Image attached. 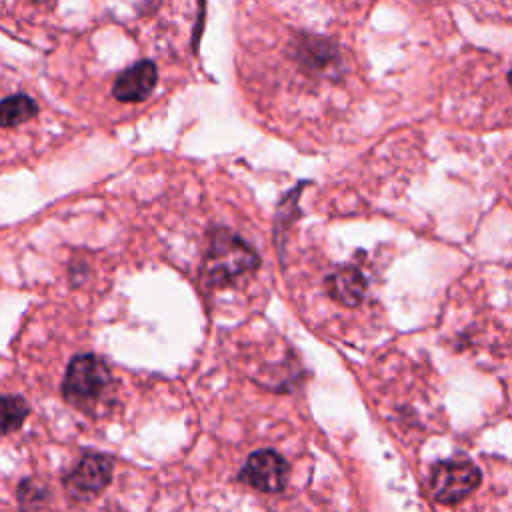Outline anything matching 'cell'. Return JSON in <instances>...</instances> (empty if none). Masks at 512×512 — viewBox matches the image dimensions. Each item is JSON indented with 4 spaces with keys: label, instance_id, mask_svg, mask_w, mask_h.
Returning <instances> with one entry per match:
<instances>
[{
    "label": "cell",
    "instance_id": "cell-1",
    "mask_svg": "<svg viewBox=\"0 0 512 512\" xmlns=\"http://www.w3.org/2000/svg\"><path fill=\"white\" fill-rule=\"evenodd\" d=\"M258 264V254L240 236L226 228H216L210 232V244L202 266V276L210 286H226L256 270Z\"/></svg>",
    "mask_w": 512,
    "mask_h": 512
},
{
    "label": "cell",
    "instance_id": "cell-2",
    "mask_svg": "<svg viewBox=\"0 0 512 512\" xmlns=\"http://www.w3.org/2000/svg\"><path fill=\"white\" fill-rule=\"evenodd\" d=\"M112 384V372L102 358L94 354H78L66 368L62 394L66 402L78 410L92 412L104 404L106 396L112 392Z\"/></svg>",
    "mask_w": 512,
    "mask_h": 512
},
{
    "label": "cell",
    "instance_id": "cell-3",
    "mask_svg": "<svg viewBox=\"0 0 512 512\" xmlns=\"http://www.w3.org/2000/svg\"><path fill=\"white\" fill-rule=\"evenodd\" d=\"M482 474L468 458L440 460L430 470V494L438 504H458L480 486Z\"/></svg>",
    "mask_w": 512,
    "mask_h": 512
},
{
    "label": "cell",
    "instance_id": "cell-4",
    "mask_svg": "<svg viewBox=\"0 0 512 512\" xmlns=\"http://www.w3.org/2000/svg\"><path fill=\"white\" fill-rule=\"evenodd\" d=\"M114 462L110 456L90 452L64 476V490L76 502H88L96 498L112 480Z\"/></svg>",
    "mask_w": 512,
    "mask_h": 512
},
{
    "label": "cell",
    "instance_id": "cell-5",
    "mask_svg": "<svg viewBox=\"0 0 512 512\" xmlns=\"http://www.w3.org/2000/svg\"><path fill=\"white\" fill-rule=\"evenodd\" d=\"M290 476V466L276 450H258L248 456L240 468L238 480L260 490V492H280Z\"/></svg>",
    "mask_w": 512,
    "mask_h": 512
},
{
    "label": "cell",
    "instance_id": "cell-6",
    "mask_svg": "<svg viewBox=\"0 0 512 512\" xmlns=\"http://www.w3.org/2000/svg\"><path fill=\"white\" fill-rule=\"evenodd\" d=\"M158 80L156 64L150 60H140L120 72L114 80L112 92L120 102H140L154 90Z\"/></svg>",
    "mask_w": 512,
    "mask_h": 512
},
{
    "label": "cell",
    "instance_id": "cell-7",
    "mask_svg": "<svg viewBox=\"0 0 512 512\" xmlns=\"http://www.w3.org/2000/svg\"><path fill=\"white\" fill-rule=\"evenodd\" d=\"M366 278L356 266H342L326 278V292L342 306H358L366 294Z\"/></svg>",
    "mask_w": 512,
    "mask_h": 512
},
{
    "label": "cell",
    "instance_id": "cell-8",
    "mask_svg": "<svg viewBox=\"0 0 512 512\" xmlns=\"http://www.w3.org/2000/svg\"><path fill=\"white\" fill-rule=\"evenodd\" d=\"M38 114V104L26 94H12L0 100V128H16Z\"/></svg>",
    "mask_w": 512,
    "mask_h": 512
},
{
    "label": "cell",
    "instance_id": "cell-9",
    "mask_svg": "<svg viewBox=\"0 0 512 512\" xmlns=\"http://www.w3.org/2000/svg\"><path fill=\"white\" fill-rule=\"evenodd\" d=\"M298 54L302 64H306L310 70H316V72H326L330 66L336 64L334 46H330L326 40H320V38H304L298 46Z\"/></svg>",
    "mask_w": 512,
    "mask_h": 512
},
{
    "label": "cell",
    "instance_id": "cell-10",
    "mask_svg": "<svg viewBox=\"0 0 512 512\" xmlns=\"http://www.w3.org/2000/svg\"><path fill=\"white\" fill-rule=\"evenodd\" d=\"M30 414V406L20 396H0V436L20 430Z\"/></svg>",
    "mask_w": 512,
    "mask_h": 512
},
{
    "label": "cell",
    "instance_id": "cell-11",
    "mask_svg": "<svg viewBox=\"0 0 512 512\" xmlns=\"http://www.w3.org/2000/svg\"><path fill=\"white\" fill-rule=\"evenodd\" d=\"M46 500H48L46 486H42L40 482H36L32 478L20 482V486H18V504H20L22 510H26V512L38 510L40 506H44Z\"/></svg>",
    "mask_w": 512,
    "mask_h": 512
},
{
    "label": "cell",
    "instance_id": "cell-12",
    "mask_svg": "<svg viewBox=\"0 0 512 512\" xmlns=\"http://www.w3.org/2000/svg\"><path fill=\"white\" fill-rule=\"evenodd\" d=\"M508 84H510V88H512V68H510V72H508Z\"/></svg>",
    "mask_w": 512,
    "mask_h": 512
}]
</instances>
